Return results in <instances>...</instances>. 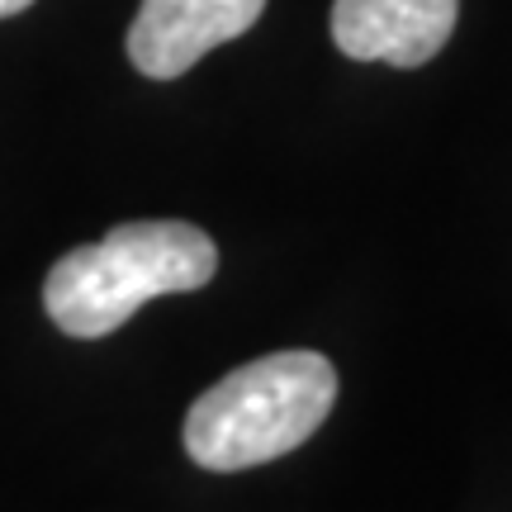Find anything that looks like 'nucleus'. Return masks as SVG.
Here are the masks:
<instances>
[{
	"mask_svg": "<svg viewBox=\"0 0 512 512\" xmlns=\"http://www.w3.org/2000/svg\"><path fill=\"white\" fill-rule=\"evenodd\" d=\"M214 271L219 247L195 223H124L57 261L43 280V309L67 337H105L147 299L200 290Z\"/></svg>",
	"mask_w": 512,
	"mask_h": 512,
	"instance_id": "nucleus-1",
	"label": "nucleus"
},
{
	"mask_svg": "<svg viewBox=\"0 0 512 512\" xmlns=\"http://www.w3.org/2000/svg\"><path fill=\"white\" fill-rule=\"evenodd\" d=\"M337 370L318 351H275L204 389L185 418V451L204 470H252L290 456L323 427Z\"/></svg>",
	"mask_w": 512,
	"mask_h": 512,
	"instance_id": "nucleus-2",
	"label": "nucleus"
},
{
	"mask_svg": "<svg viewBox=\"0 0 512 512\" xmlns=\"http://www.w3.org/2000/svg\"><path fill=\"white\" fill-rule=\"evenodd\" d=\"M266 0H143L128 29V57L152 81L190 72L219 43L247 34Z\"/></svg>",
	"mask_w": 512,
	"mask_h": 512,
	"instance_id": "nucleus-3",
	"label": "nucleus"
},
{
	"mask_svg": "<svg viewBox=\"0 0 512 512\" xmlns=\"http://www.w3.org/2000/svg\"><path fill=\"white\" fill-rule=\"evenodd\" d=\"M460 0H337L332 43L356 62L422 67L446 48Z\"/></svg>",
	"mask_w": 512,
	"mask_h": 512,
	"instance_id": "nucleus-4",
	"label": "nucleus"
},
{
	"mask_svg": "<svg viewBox=\"0 0 512 512\" xmlns=\"http://www.w3.org/2000/svg\"><path fill=\"white\" fill-rule=\"evenodd\" d=\"M34 0H0V19H10V15H19V10H29Z\"/></svg>",
	"mask_w": 512,
	"mask_h": 512,
	"instance_id": "nucleus-5",
	"label": "nucleus"
}]
</instances>
